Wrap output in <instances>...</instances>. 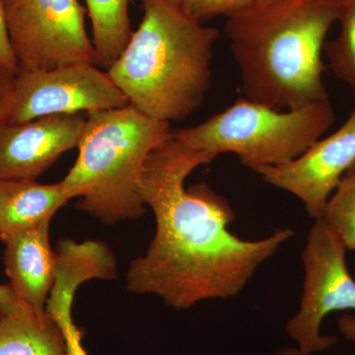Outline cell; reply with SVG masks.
<instances>
[{"instance_id":"obj_1","label":"cell","mask_w":355,"mask_h":355,"mask_svg":"<svg viewBox=\"0 0 355 355\" xmlns=\"http://www.w3.org/2000/svg\"><path fill=\"white\" fill-rule=\"evenodd\" d=\"M214 159L173 135L147 158L139 191L156 231L146 253L128 268V291L157 296L176 310L236 297L295 235L288 227L254 241L233 234L235 212L225 198L207 184L184 187L191 172Z\"/></svg>"},{"instance_id":"obj_2","label":"cell","mask_w":355,"mask_h":355,"mask_svg":"<svg viewBox=\"0 0 355 355\" xmlns=\"http://www.w3.org/2000/svg\"><path fill=\"white\" fill-rule=\"evenodd\" d=\"M345 0L260 2L227 18L245 99L277 111L327 101L322 60Z\"/></svg>"},{"instance_id":"obj_3","label":"cell","mask_w":355,"mask_h":355,"mask_svg":"<svg viewBox=\"0 0 355 355\" xmlns=\"http://www.w3.org/2000/svg\"><path fill=\"white\" fill-rule=\"evenodd\" d=\"M144 14L107 69L132 106L159 121L186 120L211 85L219 32L184 12L179 0H141Z\"/></svg>"},{"instance_id":"obj_4","label":"cell","mask_w":355,"mask_h":355,"mask_svg":"<svg viewBox=\"0 0 355 355\" xmlns=\"http://www.w3.org/2000/svg\"><path fill=\"white\" fill-rule=\"evenodd\" d=\"M168 121L125 108L91 112L79 153L62 180L77 209L104 224L132 220L146 212L139 191L140 172L148 156L172 137Z\"/></svg>"},{"instance_id":"obj_5","label":"cell","mask_w":355,"mask_h":355,"mask_svg":"<svg viewBox=\"0 0 355 355\" xmlns=\"http://www.w3.org/2000/svg\"><path fill=\"white\" fill-rule=\"evenodd\" d=\"M335 119L330 100L294 111H277L240 98L209 120L175 130L172 135L216 158L234 153L254 171L298 158L321 139Z\"/></svg>"},{"instance_id":"obj_6","label":"cell","mask_w":355,"mask_h":355,"mask_svg":"<svg viewBox=\"0 0 355 355\" xmlns=\"http://www.w3.org/2000/svg\"><path fill=\"white\" fill-rule=\"evenodd\" d=\"M347 248L335 231L322 219L315 220L308 233L302 263L303 294L297 313L286 330L304 355L330 349L336 336L321 335L324 318L334 312L352 311L354 316L338 320L345 338L355 342V280L345 261Z\"/></svg>"},{"instance_id":"obj_7","label":"cell","mask_w":355,"mask_h":355,"mask_svg":"<svg viewBox=\"0 0 355 355\" xmlns=\"http://www.w3.org/2000/svg\"><path fill=\"white\" fill-rule=\"evenodd\" d=\"M19 70L97 65L85 28L87 8L78 0H2ZM98 67V65H97Z\"/></svg>"},{"instance_id":"obj_8","label":"cell","mask_w":355,"mask_h":355,"mask_svg":"<svg viewBox=\"0 0 355 355\" xmlns=\"http://www.w3.org/2000/svg\"><path fill=\"white\" fill-rule=\"evenodd\" d=\"M130 105L108 72L88 62L48 70H18L15 100L8 123L51 114H73L121 109Z\"/></svg>"},{"instance_id":"obj_9","label":"cell","mask_w":355,"mask_h":355,"mask_svg":"<svg viewBox=\"0 0 355 355\" xmlns=\"http://www.w3.org/2000/svg\"><path fill=\"white\" fill-rule=\"evenodd\" d=\"M354 163L355 107L342 127L318 140L298 158L284 165L263 166L254 172L266 183L298 198L307 214L318 220Z\"/></svg>"},{"instance_id":"obj_10","label":"cell","mask_w":355,"mask_h":355,"mask_svg":"<svg viewBox=\"0 0 355 355\" xmlns=\"http://www.w3.org/2000/svg\"><path fill=\"white\" fill-rule=\"evenodd\" d=\"M86 114H51L0 128V180L35 181L78 147Z\"/></svg>"},{"instance_id":"obj_11","label":"cell","mask_w":355,"mask_h":355,"mask_svg":"<svg viewBox=\"0 0 355 355\" xmlns=\"http://www.w3.org/2000/svg\"><path fill=\"white\" fill-rule=\"evenodd\" d=\"M50 223L46 221L2 239L9 286L40 317L46 315V301L58 270V254L50 244Z\"/></svg>"},{"instance_id":"obj_12","label":"cell","mask_w":355,"mask_h":355,"mask_svg":"<svg viewBox=\"0 0 355 355\" xmlns=\"http://www.w3.org/2000/svg\"><path fill=\"white\" fill-rule=\"evenodd\" d=\"M69 200L62 182L0 180V238L51 221Z\"/></svg>"},{"instance_id":"obj_13","label":"cell","mask_w":355,"mask_h":355,"mask_svg":"<svg viewBox=\"0 0 355 355\" xmlns=\"http://www.w3.org/2000/svg\"><path fill=\"white\" fill-rule=\"evenodd\" d=\"M0 355H67V345L48 314L0 317Z\"/></svg>"},{"instance_id":"obj_14","label":"cell","mask_w":355,"mask_h":355,"mask_svg":"<svg viewBox=\"0 0 355 355\" xmlns=\"http://www.w3.org/2000/svg\"><path fill=\"white\" fill-rule=\"evenodd\" d=\"M92 25V43L97 65L109 69L120 58L132 35L130 0H85Z\"/></svg>"},{"instance_id":"obj_15","label":"cell","mask_w":355,"mask_h":355,"mask_svg":"<svg viewBox=\"0 0 355 355\" xmlns=\"http://www.w3.org/2000/svg\"><path fill=\"white\" fill-rule=\"evenodd\" d=\"M81 284L83 280L76 273H58L46 301V313L64 334L67 355H88L83 345V333L72 316L74 294Z\"/></svg>"},{"instance_id":"obj_16","label":"cell","mask_w":355,"mask_h":355,"mask_svg":"<svg viewBox=\"0 0 355 355\" xmlns=\"http://www.w3.org/2000/svg\"><path fill=\"white\" fill-rule=\"evenodd\" d=\"M338 21L340 33L334 41L326 42L324 53L334 73L349 86L355 100V0H345Z\"/></svg>"},{"instance_id":"obj_17","label":"cell","mask_w":355,"mask_h":355,"mask_svg":"<svg viewBox=\"0 0 355 355\" xmlns=\"http://www.w3.org/2000/svg\"><path fill=\"white\" fill-rule=\"evenodd\" d=\"M321 219L335 231L347 251H355V176L343 178Z\"/></svg>"},{"instance_id":"obj_18","label":"cell","mask_w":355,"mask_h":355,"mask_svg":"<svg viewBox=\"0 0 355 355\" xmlns=\"http://www.w3.org/2000/svg\"><path fill=\"white\" fill-rule=\"evenodd\" d=\"M184 12L200 23L217 16H230L249 8L257 0H179Z\"/></svg>"},{"instance_id":"obj_19","label":"cell","mask_w":355,"mask_h":355,"mask_svg":"<svg viewBox=\"0 0 355 355\" xmlns=\"http://www.w3.org/2000/svg\"><path fill=\"white\" fill-rule=\"evenodd\" d=\"M16 74L0 67V128L7 125L15 100Z\"/></svg>"},{"instance_id":"obj_20","label":"cell","mask_w":355,"mask_h":355,"mask_svg":"<svg viewBox=\"0 0 355 355\" xmlns=\"http://www.w3.org/2000/svg\"><path fill=\"white\" fill-rule=\"evenodd\" d=\"M0 67L10 70L14 73H17L19 70V62L9 36L2 0H0Z\"/></svg>"},{"instance_id":"obj_21","label":"cell","mask_w":355,"mask_h":355,"mask_svg":"<svg viewBox=\"0 0 355 355\" xmlns=\"http://www.w3.org/2000/svg\"><path fill=\"white\" fill-rule=\"evenodd\" d=\"M29 314L36 313L16 295L9 284H0V317Z\"/></svg>"},{"instance_id":"obj_22","label":"cell","mask_w":355,"mask_h":355,"mask_svg":"<svg viewBox=\"0 0 355 355\" xmlns=\"http://www.w3.org/2000/svg\"><path fill=\"white\" fill-rule=\"evenodd\" d=\"M272 355H304L297 347H282Z\"/></svg>"},{"instance_id":"obj_23","label":"cell","mask_w":355,"mask_h":355,"mask_svg":"<svg viewBox=\"0 0 355 355\" xmlns=\"http://www.w3.org/2000/svg\"><path fill=\"white\" fill-rule=\"evenodd\" d=\"M345 175H352V176H355V163L352 166V168L349 170V172Z\"/></svg>"},{"instance_id":"obj_24","label":"cell","mask_w":355,"mask_h":355,"mask_svg":"<svg viewBox=\"0 0 355 355\" xmlns=\"http://www.w3.org/2000/svg\"><path fill=\"white\" fill-rule=\"evenodd\" d=\"M272 1H279V0H257V3H260V2H272Z\"/></svg>"}]
</instances>
